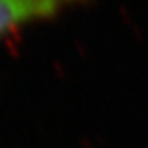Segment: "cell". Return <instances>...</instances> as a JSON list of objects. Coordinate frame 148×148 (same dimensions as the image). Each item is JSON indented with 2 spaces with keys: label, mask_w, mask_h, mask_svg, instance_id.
I'll use <instances>...</instances> for the list:
<instances>
[{
  "label": "cell",
  "mask_w": 148,
  "mask_h": 148,
  "mask_svg": "<svg viewBox=\"0 0 148 148\" xmlns=\"http://www.w3.org/2000/svg\"><path fill=\"white\" fill-rule=\"evenodd\" d=\"M91 0H0V39L27 26L58 18Z\"/></svg>",
  "instance_id": "1"
}]
</instances>
